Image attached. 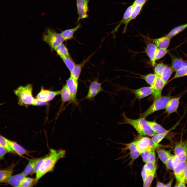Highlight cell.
Instances as JSON below:
<instances>
[{
	"label": "cell",
	"instance_id": "obj_16",
	"mask_svg": "<svg viewBox=\"0 0 187 187\" xmlns=\"http://www.w3.org/2000/svg\"><path fill=\"white\" fill-rule=\"evenodd\" d=\"M135 96L136 98L141 99L152 94L151 86L144 87L137 89H127Z\"/></svg>",
	"mask_w": 187,
	"mask_h": 187
},
{
	"label": "cell",
	"instance_id": "obj_33",
	"mask_svg": "<svg viewBox=\"0 0 187 187\" xmlns=\"http://www.w3.org/2000/svg\"><path fill=\"white\" fill-rule=\"evenodd\" d=\"M174 71L171 66L166 64L160 77L164 82L166 84Z\"/></svg>",
	"mask_w": 187,
	"mask_h": 187
},
{
	"label": "cell",
	"instance_id": "obj_43",
	"mask_svg": "<svg viewBox=\"0 0 187 187\" xmlns=\"http://www.w3.org/2000/svg\"><path fill=\"white\" fill-rule=\"evenodd\" d=\"M0 144L7 150L8 152L15 153L8 143L6 138L0 135Z\"/></svg>",
	"mask_w": 187,
	"mask_h": 187
},
{
	"label": "cell",
	"instance_id": "obj_18",
	"mask_svg": "<svg viewBox=\"0 0 187 187\" xmlns=\"http://www.w3.org/2000/svg\"><path fill=\"white\" fill-rule=\"evenodd\" d=\"M171 38L166 35L156 38H150V40L159 48L167 49Z\"/></svg>",
	"mask_w": 187,
	"mask_h": 187
},
{
	"label": "cell",
	"instance_id": "obj_3",
	"mask_svg": "<svg viewBox=\"0 0 187 187\" xmlns=\"http://www.w3.org/2000/svg\"><path fill=\"white\" fill-rule=\"evenodd\" d=\"M123 122L120 124H127L133 126L141 135L152 137L156 133L152 130L145 118L141 117L137 119H132L127 117L125 112L121 114Z\"/></svg>",
	"mask_w": 187,
	"mask_h": 187
},
{
	"label": "cell",
	"instance_id": "obj_37",
	"mask_svg": "<svg viewBox=\"0 0 187 187\" xmlns=\"http://www.w3.org/2000/svg\"><path fill=\"white\" fill-rule=\"evenodd\" d=\"M139 78L144 80L150 86L154 83L157 77V75L154 73H149L145 75H139Z\"/></svg>",
	"mask_w": 187,
	"mask_h": 187
},
{
	"label": "cell",
	"instance_id": "obj_20",
	"mask_svg": "<svg viewBox=\"0 0 187 187\" xmlns=\"http://www.w3.org/2000/svg\"><path fill=\"white\" fill-rule=\"evenodd\" d=\"M15 164H12L6 168L0 170V183H6L12 176Z\"/></svg>",
	"mask_w": 187,
	"mask_h": 187
},
{
	"label": "cell",
	"instance_id": "obj_19",
	"mask_svg": "<svg viewBox=\"0 0 187 187\" xmlns=\"http://www.w3.org/2000/svg\"><path fill=\"white\" fill-rule=\"evenodd\" d=\"M41 158L29 159L25 168L22 172L25 176L34 173L36 167Z\"/></svg>",
	"mask_w": 187,
	"mask_h": 187
},
{
	"label": "cell",
	"instance_id": "obj_42",
	"mask_svg": "<svg viewBox=\"0 0 187 187\" xmlns=\"http://www.w3.org/2000/svg\"><path fill=\"white\" fill-rule=\"evenodd\" d=\"M166 64L163 62H160L156 64L154 66V71L156 75L160 77L161 76Z\"/></svg>",
	"mask_w": 187,
	"mask_h": 187
},
{
	"label": "cell",
	"instance_id": "obj_22",
	"mask_svg": "<svg viewBox=\"0 0 187 187\" xmlns=\"http://www.w3.org/2000/svg\"><path fill=\"white\" fill-rule=\"evenodd\" d=\"M6 141L11 149L15 152L20 155H28L30 152L26 150L16 142L8 139Z\"/></svg>",
	"mask_w": 187,
	"mask_h": 187
},
{
	"label": "cell",
	"instance_id": "obj_31",
	"mask_svg": "<svg viewBox=\"0 0 187 187\" xmlns=\"http://www.w3.org/2000/svg\"><path fill=\"white\" fill-rule=\"evenodd\" d=\"M156 152L159 159L165 164L172 155L169 151L163 149H157Z\"/></svg>",
	"mask_w": 187,
	"mask_h": 187
},
{
	"label": "cell",
	"instance_id": "obj_8",
	"mask_svg": "<svg viewBox=\"0 0 187 187\" xmlns=\"http://www.w3.org/2000/svg\"><path fill=\"white\" fill-rule=\"evenodd\" d=\"M66 85L71 95V99L69 104L72 103L78 106L77 95L78 86V81H76L70 76L66 81Z\"/></svg>",
	"mask_w": 187,
	"mask_h": 187
},
{
	"label": "cell",
	"instance_id": "obj_12",
	"mask_svg": "<svg viewBox=\"0 0 187 187\" xmlns=\"http://www.w3.org/2000/svg\"><path fill=\"white\" fill-rule=\"evenodd\" d=\"M76 5L78 17L77 22L87 18L88 16V3L89 0H76Z\"/></svg>",
	"mask_w": 187,
	"mask_h": 187
},
{
	"label": "cell",
	"instance_id": "obj_36",
	"mask_svg": "<svg viewBox=\"0 0 187 187\" xmlns=\"http://www.w3.org/2000/svg\"><path fill=\"white\" fill-rule=\"evenodd\" d=\"M187 28V23L177 26L171 30L166 35L172 38Z\"/></svg>",
	"mask_w": 187,
	"mask_h": 187
},
{
	"label": "cell",
	"instance_id": "obj_40",
	"mask_svg": "<svg viewBox=\"0 0 187 187\" xmlns=\"http://www.w3.org/2000/svg\"><path fill=\"white\" fill-rule=\"evenodd\" d=\"M187 76V65L184 66L176 71L175 75L171 80Z\"/></svg>",
	"mask_w": 187,
	"mask_h": 187
},
{
	"label": "cell",
	"instance_id": "obj_17",
	"mask_svg": "<svg viewBox=\"0 0 187 187\" xmlns=\"http://www.w3.org/2000/svg\"><path fill=\"white\" fill-rule=\"evenodd\" d=\"M95 52L89 56L87 58L84 60L81 63L76 64L74 69L70 72V76L76 81H78L82 69Z\"/></svg>",
	"mask_w": 187,
	"mask_h": 187
},
{
	"label": "cell",
	"instance_id": "obj_35",
	"mask_svg": "<svg viewBox=\"0 0 187 187\" xmlns=\"http://www.w3.org/2000/svg\"><path fill=\"white\" fill-rule=\"evenodd\" d=\"M179 161L178 159L175 155H172L165 164L168 169L173 170Z\"/></svg>",
	"mask_w": 187,
	"mask_h": 187
},
{
	"label": "cell",
	"instance_id": "obj_44",
	"mask_svg": "<svg viewBox=\"0 0 187 187\" xmlns=\"http://www.w3.org/2000/svg\"><path fill=\"white\" fill-rule=\"evenodd\" d=\"M169 52L167 49H164L158 48L157 51L155 58L156 61L158 60L163 57Z\"/></svg>",
	"mask_w": 187,
	"mask_h": 187
},
{
	"label": "cell",
	"instance_id": "obj_48",
	"mask_svg": "<svg viewBox=\"0 0 187 187\" xmlns=\"http://www.w3.org/2000/svg\"><path fill=\"white\" fill-rule=\"evenodd\" d=\"M175 187H186L185 182H184L177 181L175 184Z\"/></svg>",
	"mask_w": 187,
	"mask_h": 187
},
{
	"label": "cell",
	"instance_id": "obj_24",
	"mask_svg": "<svg viewBox=\"0 0 187 187\" xmlns=\"http://www.w3.org/2000/svg\"><path fill=\"white\" fill-rule=\"evenodd\" d=\"M25 176L22 173L12 176L6 183L14 187H20L22 182Z\"/></svg>",
	"mask_w": 187,
	"mask_h": 187
},
{
	"label": "cell",
	"instance_id": "obj_25",
	"mask_svg": "<svg viewBox=\"0 0 187 187\" xmlns=\"http://www.w3.org/2000/svg\"><path fill=\"white\" fill-rule=\"evenodd\" d=\"M171 58V66L174 71H176L182 67L187 65V62L172 54H170Z\"/></svg>",
	"mask_w": 187,
	"mask_h": 187
},
{
	"label": "cell",
	"instance_id": "obj_27",
	"mask_svg": "<svg viewBox=\"0 0 187 187\" xmlns=\"http://www.w3.org/2000/svg\"><path fill=\"white\" fill-rule=\"evenodd\" d=\"M156 160L146 163L144 166L141 172V176L143 181L148 175L151 172L156 166Z\"/></svg>",
	"mask_w": 187,
	"mask_h": 187
},
{
	"label": "cell",
	"instance_id": "obj_46",
	"mask_svg": "<svg viewBox=\"0 0 187 187\" xmlns=\"http://www.w3.org/2000/svg\"><path fill=\"white\" fill-rule=\"evenodd\" d=\"M8 152L6 149L0 144V159H3Z\"/></svg>",
	"mask_w": 187,
	"mask_h": 187
},
{
	"label": "cell",
	"instance_id": "obj_52",
	"mask_svg": "<svg viewBox=\"0 0 187 187\" xmlns=\"http://www.w3.org/2000/svg\"><path fill=\"white\" fill-rule=\"evenodd\" d=\"M4 104V103H0V106L2 105H3V104Z\"/></svg>",
	"mask_w": 187,
	"mask_h": 187
},
{
	"label": "cell",
	"instance_id": "obj_4",
	"mask_svg": "<svg viewBox=\"0 0 187 187\" xmlns=\"http://www.w3.org/2000/svg\"><path fill=\"white\" fill-rule=\"evenodd\" d=\"M171 93V91L166 95L161 96L155 99L151 105L142 113L141 117L145 118L155 112L165 109L170 100L173 97Z\"/></svg>",
	"mask_w": 187,
	"mask_h": 187
},
{
	"label": "cell",
	"instance_id": "obj_13",
	"mask_svg": "<svg viewBox=\"0 0 187 187\" xmlns=\"http://www.w3.org/2000/svg\"><path fill=\"white\" fill-rule=\"evenodd\" d=\"M166 84L161 77L157 75L154 84L150 86L154 100L162 96V90Z\"/></svg>",
	"mask_w": 187,
	"mask_h": 187
},
{
	"label": "cell",
	"instance_id": "obj_21",
	"mask_svg": "<svg viewBox=\"0 0 187 187\" xmlns=\"http://www.w3.org/2000/svg\"><path fill=\"white\" fill-rule=\"evenodd\" d=\"M143 6L138 5H134V6L129 18L127 19L126 21L124 22L123 24L125 25L124 27L123 30V33H125L126 31L127 26L129 23L131 21L135 19L137 16L140 13Z\"/></svg>",
	"mask_w": 187,
	"mask_h": 187
},
{
	"label": "cell",
	"instance_id": "obj_51",
	"mask_svg": "<svg viewBox=\"0 0 187 187\" xmlns=\"http://www.w3.org/2000/svg\"><path fill=\"white\" fill-rule=\"evenodd\" d=\"M156 187H165V184L160 182H158L156 184Z\"/></svg>",
	"mask_w": 187,
	"mask_h": 187
},
{
	"label": "cell",
	"instance_id": "obj_39",
	"mask_svg": "<svg viewBox=\"0 0 187 187\" xmlns=\"http://www.w3.org/2000/svg\"><path fill=\"white\" fill-rule=\"evenodd\" d=\"M156 168V166L153 170L148 175L143 181V186L148 187L150 186L155 176Z\"/></svg>",
	"mask_w": 187,
	"mask_h": 187
},
{
	"label": "cell",
	"instance_id": "obj_5",
	"mask_svg": "<svg viewBox=\"0 0 187 187\" xmlns=\"http://www.w3.org/2000/svg\"><path fill=\"white\" fill-rule=\"evenodd\" d=\"M42 39L50 46L52 50L65 41L60 34L51 28H46L42 36Z\"/></svg>",
	"mask_w": 187,
	"mask_h": 187
},
{
	"label": "cell",
	"instance_id": "obj_23",
	"mask_svg": "<svg viewBox=\"0 0 187 187\" xmlns=\"http://www.w3.org/2000/svg\"><path fill=\"white\" fill-rule=\"evenodd\" d=\"M148 123L152 130L155 133L158 134L168 133L173 127L170 130H166L164 128L155 121H148Z\"/></svg>",
	"mask_w": 187,
	"mask_h": 187
},
{
	"label": "cell",
	"instance_id": "obj_29",
	"mask_svg": "<svg viewBox=\"0 0 187 187\" xmlns=\"http://www.w3.org/2000/svg\"><path fill=\"white\" fill-rule=\"evenodd\" d=\"M125 145L126 148L130 150L131 158L132 160H135L141 155V153L137 149L135 141Z\"/></svg>",
	"mask_w": 187,
	"mask_h": 187
},
{
	"label": "cell",
	"instance_id": "obj_2",
	"mask_svg": "<svg viewBox=\"0 0 187 187\" xmlns=\"http://www.w3.org/2000/svg\"><path fill=\"white\" fill-rule=\"evenodd\" d=\"M32 86L29 84L24 86H21L14 91L18 98V104L26 107L29 105L37 106L42 103L35 98L32 95Z\"/></svg>",
	"mask_w": 187,
	"mask_h": 187
},
{
	"label": "cell",
	"instance_id": "obj_14",
	"mask_svg": "<svg viewBox=\"0 0 187 187\" xmlns=\"http://www.w3.org/2000/svg\"><path fill=\"white\" fill-rule=\"evenodd\" d=\"M187 164V160L180 161L173 170L177 181L185 182L184 171Z\"/></svg>",
	"mask_w": 187,
	"mask_h": 187
},
{
	"label": "cell",
	"instance_id": "obj_45",
	"mask_svg": "<svg viewBox=\"0 0 187 187\" xmlns=\"http://www.w3.org/2000/svg\"><path fill=\"white\" fill-rule=\"evenodd\" d=\"M167 133L163 134H155L152 136L151 138L156 144H158L168 134Z\"/></svg>",
	"mask_w": 187,
	"mask_h": 187
},
{
	"label": "cell",
	"instance_id": "obj_11",
	"mask_svg": "<svg viewBox=\"0 0 187 187\" xmlns=\"http://www.w3.org/2000/svg\"><path fill=\"white\" fill-rule=\"evenodd\" d=\"M174 152L180 161L187 160V139L177 143Z\"/></svg>",
	"mask_w": 187,
	"mask_h": 187
},
{
	"label": "cell",
	"instance_id": "obj_47",
	"mask_svg": "<svg viewBox=\"0 0 187 187\" xmlns=\"http://www.w3.org/2000/svg\"><path fill=\"white\" fill-rule=\"evenodd\" d=\"M147 0H135L133 4L134 5H138L143 6Z\"/></svg>",
	"mask_w": 187,
	"mask_h": 187
},
{
	"label": "cell",
	"instance_id": "obj_15",
	"mask_svg": "<svg viewBox=\"0 0 187 187\" xmlns=\"http://www.w3.org/2000/svg\"><path fill=\"white\" fill-rule=\"evenodd\" d=\"M182 96L180 95L171 98L165 108L164 113H166L169 116L173 113L177 112L179 105V101Z\"/></svg>",
	"mask_w": 187,
	"mask_h": 187
},
{
	"label": "cell",
	"instance_id": "obj_7",
	"mask_svg": "<svg viewBox=\"0 0 187 187\" xmlns=\"http://www.w3.org/2000/svg\"><path fill=\"white\" fill-rule=\"evenodd\" d=\"M102 83L98 81V75L90 84L87 94L83 99L93 100L95 97L103 91H105L102 87Z\"/></svg>",
	"mask_w": 187,
	"mask_h": 187
},
{
	"label": "cell",
	"instance_id": "obj_9",
	"mask_svg": "<svg viewBox=\"0 0 187 187\" xmlns=\"http://www.w3.org/2000/svg\"><path fill=\"white\" fill-rule=\"evenodd\" d=\"M144 39L146 45L145 53L149 59L152 65L154 67L156 64L155 56L158 48L150 40L149 38L145 37Z\"/></svg>",
	"mask_w": 187,
	"mask_h": 187
},
{
	"label": "cell",
	"instance_id": "obj_34",
	"mask_svg": "<svg viewBox=\"0 0 187 187\" xmlns=\"http://www.w3.org/2000/svg\"><path fill=\"white\" fill-rule=\"evenodd\" d=\"M134 6V5L132 4L127 8L124 13L122 19L112 32L114 33L116 32L121 25L129 18L132 12Z\"/></svg>",
	"mask_w": 187,
	"mask_h": 187
},
{
	"label": "cell",
	"instance_id": "obj_30",
	"mask_svg": "<svg viewBox=\"0 0 187 187\" xmlns=\"http://www.w3.org/2000/svg\"><path fill=\"white\" fill-rule=\"evenodd\" d=\"M143 161L145 163L156 160L155 151H145L141 154Z\"/></svg>",
	"mask_w": 187,
	"mask_h": 187
},
{
	"label": "cell",
	"instance_id": "obj_32",
	"mask_svg": "<svg viewBox=\"0 0 187 187\" xmlns=\"http://www.w3.org/2000/svg\"><path fill=\"white\" fill-rule=\"evenodd\" d=\"M60 57H70L68 50L65 46L62 43L58 45L54 49Z\"/></svg>",
	"mask_w": 187,
	"mask_h": 187
},
{
	"label": "cell",
	"instance_id": "obj_28",
	"mask_svg": "<svg viewBox=\"0 0 187 187\" xmlns=\"http://www.w3.org/2000/svg\"><path fill=\"white\" fill-rule=\"evenodd\" d=\"M62 101L60 107V111L63 108L64 104L68 102H69L71 99V95L69 90L65 85L63 86L60 90V94Z\"/></svg>",
	"mask_w": 187,
	"mask_h": 187
},
{
	"label": "cell",
	"instance_id": "obj_6",
	"mask_svg": "<svg viewBox=\"0 0 187 187\" xmlns=\"http://www.w3.org/2000/svg\"><path fill=\"white\" fill-rule=\"evenodd\" d=\"M135 142L137 149L141 154L146 150L155 151L161 146L155 143L152 139L146 137H142Z\"/></svg>",
	"mask_w": 187,
	"mask_h": 187
},
{
	"label": "cell",
	"instance_id": "obj_50",
	"mask_svg": "<svg viewBox=\"0 0 187 187\" xmlns=\"http://www.w3.org/2000/svg\"><path fill=\"white\" fill-rule=\"evenodd\" d=\"M173 179L172 178L166 184H165V187H171V186L173 182Z\"/></svg>",
	"mask_w": 187,
	"mask_h": 187
},
{
	"label": "cell",
	"instance_id": "obj_38",
	"mask_svg": "<svg viewBox=\"0 0 187 187\" xmlns=\"http://www.w3.org/2000/svg\"><path fill=\"white\" fill-rule=\"evenodd\" d=\"M60 57L70 72L72 71L76 64L71 57L62 56Z\"/></svg>",
	"mask_w": 187,
	"mask_h": 187
},
{
	"label": "cell",
	"instance_id": "obj_49",
	"mask_svg": "<svg viewBox=\"0 0 187 187\" xmlns=\"http://www.w3.org/2000/svg\"><path fill=\"white\" fill-rule=\"evenodd\" d=\"M185 179V183H187V164L185 169L184 171Z\"/></svg>",
	"mask_w": 187,
	"mask_h": 187
},
{
	"label": "cell",
	"instance_id": "obj_10",
	"mask_svg": "<svg viewBox=\"0 0 187 187\" xmlns=\"http://www.w3.org/2000/svg\"><path fill=\"white\" fill-rule=\"evenodd\" d=\"M60 94V90L55 91H50L44 89L42 87L37 95L36 98L38 101L44 103L51 101L56 96Z\"/></svg>",
	"mask_w": 187,
	"mask_h": 187
},
{
	"label": "cell",
	"instance_id": "obj_1",
	"mask_svg": "<svg viewBox=\"0 0 187 187\" xmlns=\"http://www.w3.org/2000/svg\"><path fill=\"white\" fill-rule=\"evenodd\" d=\"M65 154V150L50 149L49 154L43 157L36 173L34 184L45 174L52 171L57 162L61 159L64 158Z\"/></svg>",
	"mask_w": 187,
	"mask_h": 187
},
{
	"label": "cell",
	"instance_id": "obj_26",
	"mask_svg": "<svg viewBox=\"0 0 187 187\" xmlns=\"http://www.w3.org/2000/svg\"><path fill=\"white\" fill-rule=\"evenodd\" d=\"M80 23H78L75 27L71 29L62 31L60 34L63 38L65 41L74 38L75 33L81 27Z\"/></svg>",
	"mask_w": 187,
	"mask_h": 187
},
{
	"label": "cell",
	"instance_id": "obj_41",
	"mask_svg": "<svg viewBox=\"0 0 187 187\" xmlns=\"http://www.w3.org/2000/svg\"><path fill=\"white\" fill-rule=\"evenodd\" d=\"M35 178H32L25 176L23 179L20 187H31L34 184Z\"/></svg>",
	"mask_w": 187,
	"mask_h": 187
}]
</instances>
